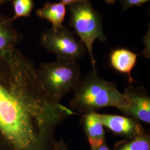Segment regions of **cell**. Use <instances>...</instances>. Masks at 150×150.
Listing matches in <instances>:
<instances>
[{
  "instance_id": "13",
  "label": "cell",
  "mask_w": 150,
  "mask_h": 150,
  "mask_svg": "<svg viewBox=\"0 0 150 150\" xmlns=\"http://www.w3.org/2000/svg\"><path fill=\"white\" fill-rule=\"evenodd\" d=\"M14 16L11 17L13 22L20 17H29L34 8L33 0H11Z\"/></svg>"
},
{
  "instance_id": "14",
  "label": "cell",
  "mask_w": 150,
  "mask_h": 150,
  "mask_svg": "<svg viewBox=\"0 0 150 150\" xmlns=\"http://www.w3.org/2000/svg\"><path fill=\"white\" fill-rule=\"evenodd\" d=\"M123 11L134 6H141L150 0H120Z\"/></svg>"
},
{
  "instance_id": "10",
  "label": "cell",
  "mask_w": 150,
  "mask_h": 150,
  "mask_svg": "<svg viewBox=\"0 0 150 150\" xmlns=\"http://www.w3.org/2000/svg\"><path fill=\"white\" fill-rule=\"evenodd\" d=\"M23 38L13 26L11 17L0 14V52L16 48Z\"/></svg>"
},
{
  "instance_id": "3",
  "label": "cell",
  "mask_w": 150,
  "mask_h": 150,
  "mask_svg": "<svg viewBox=\"0 0 150 150\" xmlns=\"http://www.w3.org/2000/svg\"><path fill=\"white\" fill-rule=\"evenodd\" d=\"M37 72L44 90L58 102L74 91L82 79L77 62L57 59L54 62L41 64Z\"/></svg>"
},
{
  "instance_id": "1",
  "label": "cell",
  "mask_w": 150,
  "mask_h": 150,
  "mask_svg": "<svg viewBox=\"0 0 150 150\" xmlns=\"http://www.w3.org/2000/svg\"><path fill=\"white\" fill-rule=\"evenodd\" d=\"M75 114L46 92L18 49L0 52V150H54L57 127Z\"/></svg>"
},
{
  "instance_id": "5",
  "label": "cell",
  "mask_w": 150,
  "mask_h": 150,
  "mask_svg": "<svg viewBox=\"0 0 150 150\" xmlns=\"http://www.w3.org/2000/svg\"><path fill=\"white\" fill-rule=\"evenodd\" d=\"M40 44L46 51L55 54L57 59L77 62L86 52L85 45L75 32L63 25L44 31L41 35Z\"/></svg>"
},
{
  "instance_id": "18",
  "label": "cell",
  "mask_w": 150,
  "mask_h": 150,
  "mask_svg": "<svg viewBox=\"0 0 150 150\" xmlns=\"http://www.w3.org/2000/svg\"><path fill=\"white\" fill-rule=\"evenodd\" d=\"M106 2L108 4H114L115 3V0H105Z\"/></svg>"
},
{
  "instance_id": "7",
  "label": "cell",
  "mask_w": 150,
  "mask_h": 150,
  "mask_svg": "<svg viewBox=\"0 0 150 150\" xmlns=\"http://www.w3.org/2000/svg\"><path fill=\"white\" fill-rule=\"evenodd\" d=\"M98 115L104 127L125 139H134L145 131L140 122L131 117L99 113Z\"/></svg>"
},
{
  "instance_id": "12",
  "label": "cell",
  "mask_w": 150,
  "mask_h": 150,
  "mask_svg": "<svg viewBox=\"0 0 150 150\" xmlns=\"http://www.w3.org/2000/svg\"><path fill=\"white\" fill-rule=\"evenodd\" d=\"M112 150H150V134L147 131L132 139L117 142Z\"/></svg>"
},
{
  "instance_id": "15",
  "label": "cell",
  "mask_w": 150,
  "mask_h": 150,
  "mask_svg": "<svg viewBox=\"0 0 150 150\" xmlns=\"http://www.w3.org/2000/svg\"><path fill=\"white\" fill-rule=\"evenodd\" d=\"M54 150H70L69 145L64 139L56 141L54 145Z\"/></svg>"
},
{
  "instance_id": "17",
  "label": "cell",
  "mask_w": 150,
  "mask_h": 150,
  "mask_svg": "<svg viewBox=\"0 0 150 150\" xmlns=\"http://www.w3.org/2000/svg\"><path fill=\"white\" fill-rule=\"evenodd\" d=\"M91 150H111L109 147L107 146L106 142H105L102 145L96 147H91Z\"/></svg>"
},
{
  "instance_id": "4",
  "label": "cell",
  "mask_w": 150,
  "mask_h": 150,
  "mask_svg": "<svg viewBox=\"0 0 150 150\" xmlns=\"http://www.w3.org/2000/svg\"><path fill=\"white\" fill-rule=\"evenodd\" d=\"M68 10L70 26L85 45L90 57L92 69H96L93 52V44L97 40L102 42L107 41L103 30L101 16L93 8L89 0L69 6Z\"/></svg>"
},
{
  "instance_id": "16",
  "label": "cell",
  "mask_w": 150,
  "mask_h": 150,
  "mask_svg": "<svg viewBox=\"0 0 150 150\" xmlns=\"http://www.w3.org/2000/svg\"><path fill=\"white\" fill-rule=\"evenodd\" d=\"M83 1L85 0H61V2H62L65 6H70Z\"/></svg>"
},
{
  "instance_id": "2",
  "label": "cell",
  "mask_w": 150,
  "mask_h": 150,
  "mask_svg": "<svg viewBox=\"0 0 150 150\" xmlns=\"http://www.w3.org/2000/svg\"><path fill=\"white\" fill-rule=\"evenodd\" d=\"M129 102L124 93L119 91L115 82L101 77L96 69H92L77 86L70 103V108L85 113L97 112L106 107L121 110Z\"/></svg>"
},
{
  "instance_id": "8",
  "label": "cell",
  "mask_w": 150,
  "mask_h": 150,
  "mask_svg": "<svg viewBox=\"0 0 150 150\" xmlns=\"http://www.w3.org/2000/svg\"><path fill=\"white\" fill-rule=\"evenodd\" d=\"M138 54L126 48L112 50L109 56L110 64L115 70L120 73L126 74L131 84L134 80L132 77V71L137 62Z\"/></svg>"
},
{
  "instance_id": "9",
  "label": "cell",
  "mask_w": 150,
  "mask_h": 150,
  "mask_svg": "<svg viewBox=\"0 0 150 150\" xmlns=\"http://www.w3.org/2000/svg\"><path fill=\"white\" fill-rule=\"evenodd\" d=\"M81 123L91 147H96L106 142L104 126L98 113H85L82 115Z\"/></svg>"
},
{
  "instance_id": "11",
  "label": "cell",
  "mask_w": 150,
  "mask_h": 150,
  "mask_svg": "<svg viewBox=\"0 0 150 150\" xmlns=\"http://www.w3.org/2000/svg\"><path fill=\"white\" fill-rule=\"evenodd\" d=\"M36 14L38 17L51 22L52 28H56L62 26L66 14V8L61 2H47L42 7L38 9Z\"/></svg>"
},
{
  "instance_id": "6",
  "label": "cell",
  "mask_w": 150,
  "mask_h": 150,
  "mask_svg": "<svg viewBox=\"0 0 150 150\" xmlns=\"http://www.w3.org/2000/svg\"><path fill=\"white\" fill-rule=\"evenodd\" d=\"M123 93L129 104L120 111L125 116L139 122L150 124V97L145 87L131 84L126 88Z\"/></svg>"
},
{
  "instance_id": "19",
  "label": "cell",
  "mask_w": 150,
  "mask_h": 150,
  "mask_svg": "<svg viewBox=\"0 0 150 150\" xmlns=\"http://www.w3.org/2000/svg\"><path fill=\"white\" fill-rule=\"evenodd\" d=\"M7 0H0V7L6 3Z\"/></svg>"
}]
</instances>
